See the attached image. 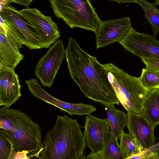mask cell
Segmentation results:
<instances>
[{
	"instance_id": "cell-1",
	"label": "cell",
	"mask_w": 159,
	"mask_h": 159,
	"mask_svg": "<svg viewBox=\"0 0 159 159\" xmlns=\"http://www.w3.org/2000/svg\"><path fill=\"white\" fill-rule=\"evenodd\" d=\"M66 59L70 76L88 98L102 104L120 105L102 64L69 37Z\"/></svg>"
},
{
	"instance_id": "cell-2",
	"label": "cell",
	"mask_w": 159,
	"mask_h": 159,
	"mask_svg": "<svg viewBox=\"0 0 159 159\" xmlns=\"http://www.w3.org/2000/svg\"><path fill=\"white\" fill-rule=\"evenodd\" d=\"M85 138L77 119L57 115L55 124L46 134L36 157L39 159H75L84 153Z\"/></svg>"
},
{
	"instance_id": "cell-3",
	"label": "cell",
	"mask_w": 159,
	"mask_h": 159,
	"mask_svg": "<svg viewBox=\"0 0 159 159\" xmlns=\"http://www.w3.org/2000/svg\"><path fill=\"white\" fill-rule=\"evenodd\" d=\"M0 131L12 142L18 151H27L30 157H35L42 145L39 125L20 110L0 108Z\"/></svg>"
},
{
	"instance_id": "cell-4",
	"label": "cell",
	"mask_w": 159,
	"mask_h": 159,
	"mask_svg": "<svg viewBox=\"0 0 159 159\" xmlns=\"http://www.w3.org/2000/svg\"><path fill=\"white\" fill-rule=\"evenodd\" d=\"M102 65L122 106L128 112L141 114L148 91L142 85L139 78L129 75L112 63Z\"/></svg>"
},
{
	"instance_id": "cell-5",
	"label": "cell",
	"mask_w": 159,
	"mask_h": 159,
	"mask_svg": "<svg viewBox=\"0 0 159 159\" xmlns=\"http://www.w3.org/2000/svg\"><path fill=\"white\" fill-rule=\"evenodd\" d=\"M55 16L70 28L79 27L95 33L102 20L90 0H49Z\"/></svg>"
},
{
	"instance_id": "cell-6",
	"label": "cell",
	"mask_w": 159,
	"mask_h": 159,
	"mask_svg": "<svg viewBox=\"0 0 159 159\" xmlns=\"http://www.w3.org/2000/svg\"><path fill=\"white\" fill-rule=\"evenodd\" d=\"M1 16L22 45L30 49L43 48L36 29L10 4L0 3Z\"/></svg>"
},
{
	"instance_id": "cell-7",
	"label": "cell",
	"mask_w": 159,
	"mask_h": 159,
	"mask_svg": "<svg viewBox=\"0 0 159 159\" xmlns=\"http://www.w3.org/2000/svg\"><path fill=\"white\" fill-rule=\"evenodd\" d=\"M65 57L63 42L59 39L40 59L35 68L34 73L43 86L49 88L51 87Z\"/></svg>"
},
{
	"instance_id": "cell-8",
	"label": "cell",
	"mask_w": 159,
	"mask_h": 159,
	"mask_svg": "<svg viewBox=\"0 0 159 159\" xmlns=\"http://www.w3.org/2000/svg\"><path fill=\"white\" fill-rule=\"evenodd\" d=\"M128 52L140 58L150 57L159 59V41L156 36L137 31L132 27L119 43Z\"/></svg>"
},
{
	"instance_id": "cell-9",
	"label": "cell",
	"mask_w": 159,
	"mask_h": 159,
	"mask_svg": "<svg viewBox=\"0 0 159 159\" xmlns=\"http://www.w3.org/2000/svg\"><path fill=\"white\" fill-rule=\"evenodd\" d=\"M84 127L86 145L91 152L97 153L101 151L112 136V130L108 119H103L92 115L85 117Z\"/></svg>"
},
{
	"instance_id": "cell-10",
	"label": "cell",
	"mask_w": 159,
	"mask_h": 159,
	"mask_svg": "<svg viewBox=\"0 0 159 159\" xmlns=\"http://www.w3.org/2000/svg\"><path fill=\"white\" fill-rule=\"evenodd\" d=\"M132 23L129 17L102 21L95 33L96 49L122 40L129 32Z\"/></svg>"
},
{
	"instance_id": "cell-11",
	"label": "cell",
	"mask_w": 159,
	"mask_h": 159,
	"mask_svg": "<svg viewBox=\"0 0 159 159\" xmlns=\"http://www.w3.org/2000/svg\"><path fill=\"white\" fill-rule=\"evenodd\" d=\"M19 11L37 30L43 48H47L60 37L57 25L50 16L35 8L28 7Z\"/></svg>"
},
{
	"instance_id": "cell-12",
	"label": "cell",
	"mask_w": 159,
	"mask_h": 159,
	"mask_svg": "<svg viewBox=\"0 0 159 159\" xmlns=\"http://www.w3.org/2000/svg\"><path fill=\"white\" fill-rule=\"evenodd\" d=\"M25 82L34 96L57 107L61 111H66L71 116L74 115H86L90 113V107L89 104L70 103L56 99L46 92L36 79H31L26 80Z\"/></svg>"
},
{
	"instance_id": "cell-13",
	"label": "cell",
	"mask_w": 159,
	"mask_h": 159,
	"mask_svg": "<svg viewBox=\"0 0 159 159\" xmlns=\"http://www.w3.org/2000/svg\"><path fill=\"white\" fill-rule=\"evenodd\" d=\"M126 126L139 144L145 149L155 144L156 138L154 134V129L141 114L129 112L127 114Z\"/></svg>"
},
{
	"instance_id": "cell-14",
	"label": "cell",
	"mask_w": 159,
	"mask_h": 159,
	"mask_svg": "<svg viewBox=\"0 0 159 159\" xmlns=\"http://www.w3.org/2000/svg\"><path fill=\"white\" fill-rule=\"evenodd\" d=\"M0 106L9 108L21 97L18 75L12 68L0 69Z\"/></svg>"
},
{
	"instance_id": "cell-15",
	"label": "cell",
	"mask_w": 159,
	"mask_h": 159,
	"mask_svg": "<svg viewBox=\"0 0 159 159\" xmlns=\"http://www.w3.org/2000/svg\"><path fill=\"white\" fill-rule=\"evenodd\" d=\"M19 49L0 33V69H15L24 57Z\"/></svg>"
},
{
	"instance_id": "cell-16",
	"label": "cell",
	"mask_w": 159,
	"mask_h": 159,
	"mask_svg": "<svg viewBox=\"0 0 159 159\" xmlns=\"http://www.w3.org/2000/svg\"><path fill=\"white\" fill-rule=\"evenodd\" d=\"M141 114L154 129L159 124V87L148 91Z\"/></svg>"
},
{
	"instance_id": "cell-17",
	"label": "cell",
	"mask_w": 159,
	"mask_h": 159,
	"mask_svg": "<svg viewBox=\"0 0 159 159\" xmlns=\"http://www.w3.org/2000/svg\"><path fill=\"white\" fill-rule=\"evenodd\" d=\"M102 105L107 112L112 136L118 141L120 135L124 131V129L126 125L127 115L123 111L116 109L114 104H102Z\"/></svg>"
},
{
	"instance_id": "cell-18",
	"label": "cell",
	"mask_w": 159,
	"mask_h": 159,
	"mask_svg": "<svg viewBox=\"0 0 159 159\" xmlns=\"http://www.w3.org/2000/svg\"><path fill=\"white\" fill-rule=\"evenodd\" d=\"M135 3L143 9L145 14L143 16L150 24L153 32V35L156 36L159 32V10L157 5L144 0H136Z\"/></svg>"
},
{
	"instance_id": "cell-19",
	"label": "cell",
	"mask_w": 159,
	"mask_h": 159,
	"mask_svg": "<svg viewBox=\"0 0 159 159\" xmlns=\"http://www.w3.org/2000/svg\"><path fill=\"white\" fill-rule=\"evenodd\" d=\"M119 139V145L125 158L145 150L129 133L127 134L124 131L120 135Z\"/></svg>"
},
{
	"instance_id": "cell-20",
	"label": "cell",
	"mask_w": 159,
	"mask_h": 159,
	"mask_svg": "<svg viewBox=\"0 0 159 159\" xmlns=\"http://www.w3.org/2000/svg\"><path fill=\"white\" fill-rule=\"evenodd\" d=\"M96 153L106 159L125 158L118 144V141L112 136L109 139L103 149Z\"/></svg>"
},
{
	"instance_id": "cell-21",
	"label": "cell",
	"mask_w": 159,
	"mask_h": 159,
	"mask_svg": "<svg viewBox=\"0 0 159 159\" xmlns=\"http://www.w3.org/2000/svg\"><path fill=\"white\" fill-rule=\"evenodd\" d=\"M140 81L148 91L159 87V71L143 68L140 77Z\"/></svg>"
},
{
	"instance_id": "cell-22",
	"label": "cell",
	"mask_w": 159,
	"mask_h": 159,
	"mask_svg": "<svg viewBox=\"0 0 159 159\" xmlns=\"http://www.w3.org/2000/svg\"><path fill=\"white\" fill-rule=\"evenodd\" d=\"M11 151L9 139L0 131V159H8Z\"/></svg>"
},
{
	"instance_id": "cell-23",
	"label": "cell",
	"mask_w": 159,
	"mask_h": 159,
	"mask_svg": "<svg viewBox=\"0 0 159 159\" xmlns=\"http://www.w3.org/2000/svg\"><path fill=\"white\" fill-rule=\"evenodd\" d=\"M159 149V142L151 147L135 155H131L124 159H144L150 154L155 152Z\"/></svg>"
},
{
	"instance_id": "cell-24",
	"label": "cell",
	"mask_w": 159,
	"mask_h": 159,
	"mask_svg": "<svg viewBox=\"0 0 159 159\" xmlns=\"http://www.w3.org/2000/svg\"><path fill=\"white\" fill-rule=\"evenodd\" d=\"M9 141L11 144V151L8 159H30V157L27 156L29 154L28 152L25 151L21 152L17 151L14 148L11 141L10 140Z\"/></svg>"
},
{
	"instance_id": "cell-25",
	"label": "cell",
	"mask_w": 159,
	"mask_h": 159,
	"mask_svg": "<svg viewBox=\"0 0 159 159\" xmlns=\"http://www.w3.org/2000/svg\"><path fill=\"white\" fill-rule=\"evenodd\" d=\"M141 58L146 68L159 71V59L150 57H143Z\"/></svg>"
},
{
	"instance_id": "cell-26",
	"label": "cell",
	"mask_w": 159,
	"mask_h": 159,
	"mask_svg": "<svg viewBox=\"0 0 159 159\" xmlns=\"http://www.w3.org/2000/svg\"><path fill=\"white\" fill-rule=\"evenodd\" d=\"M11 2L16 3L19 4L24 5L25 6V8L29 7L31 2L33 0L23 1V0H10Z\"/></svg>"
},
{
	"instance_id": "cell-27",
	"label": "cell",
	"mask_w": 159,
	"mask_h": 159,
	"mask_svg": "<svg viewBox=\"0 0 159 159\" xmlns=\"http://www.w3.org/2000/svg\"><path fill=\"white\" fill-rule=\"evenodd\" d=\"M86 159H106L98 155L96 153L91 152L86 157Z\"/></svg>"
},
{
	"instance_id": "cell-28",
	"label": "cell",
	"mask_w": 159,
	"mask_h": 159,
	"mask_svg": "<svg viewBox=\"0 0 159 159\" xmlns=\"http://www.w3.org/2000/svg\"><path fill=\"white\" fill-rule=\"evenodd\" d=\"M157 155V152H155L150 154L145 159H156Z\"/></svg>"
},
{
	"instance_id": "cell-29",
	"label": "cell",
	"mask_w": 159,
	"mask_h": 159,
	"mask_svg": "<svg viewBox=\"0 0 159 159\" xmlns=\"http://www.w3.org/2000/svg\"><path fill=\"white\" fill-rule=\"evenodd\" d=\"M75 159H86V157L84 153L81 154L78 156Z\"/></svg>"
},
{
	"instance_id": "cell-30",
	"label": "cell",
	"mask_w": 159,
	"mask_h": 159,
	"mask_svg": "<svg viewBox=\"0 0 159 159\" xmlns=\"http://www.w3.org/2000/svg\"><path fill=\"white\" fill-rule=\"evenodd\" d=\"M157 153V155L156 159H159V149L156 151Z\"/></svg>"
},
{
	"instance_id": "cell-31",
	"label": "cell",
	"mask_w": 159,
	"mask_h": 159,
	"mask_svg": "<svg viewBox=\"0 0 159 159\" xmlns=\"http://www.w3.org/2000/svg\"><path fill=\"white\" fill-rule=\"evenodd\" d=\"M156 3L158 5H159V0H155Z\"/></svg>"
},
{
	"instance_id": "cell-32",
	"label": "cell",
	"mask_w": 159,
	"mask_h": 159,
	"mask_svg": "<svg viewBox=\"0 0 159 159\" xmlns=\"http://www.w3.org/2000/svg\"></svg>"
}]
</instances>
